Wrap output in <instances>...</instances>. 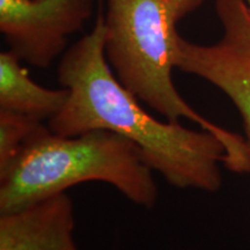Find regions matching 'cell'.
Wrapping results in <instances>:
<instances>
[{
	"label": "cell",
	"instance_id": "cell-1",
	"mask_svg": "<svg viewBox=\"0 0 250 250\" xmlns=\"http://www.w3.org/2000/svg\"><path fill=\"white\" fill-rule=\"evenodd\" d=\"M104 15L100 11L93 29L66 50L57 68L58 81L68 90L61 111L48 122L62 136L107 130L130 140L153 170L177 189L215 192L221 188L220 165L228 155L218 137L159 121L144 110L134 94L115 76L104 54Z\"/></svg>",
	"mask_w": 250,
	"mask_h": 250
},
{
	"label": "cell",
	"instance_id": "cell-2",
	"mask_svg": "<svg viewBox=\"0 0 250 250\" xmlns=\"http://www.w3.org/2000/svg\"><path fill=\"white\" fill-rule=\"evenodd\" d=\"M140 149L120 134L92 130L62 136L42 124L0 174V213L85 182L108 183L134 204L154 208L158 186Z\"/></svg>",
	"mask_w": 250,
	"mask_h": 250
},
{
	"label": "cell",
	"instance_id": "cell-3",
	"mask_svg": "<svg viewBox=\"0 0 250 250\" xmlns=\"http://www.w3.org/2000/svg\"><path fill=\"white\" fill-rule=\"evenodd\" d=\"M105 1L104 54L122 85L167 121L186 118L218 137L227 149V169L250 171L246 138L202 116L175 86L180 35L165 0Z\"/></svg>",
	"mask_w": 250,
	"mask_h": 250
},
{
	"label": "cell",
	"instance_id": "cell-4",
	"mask_svg": "<svg viewBox=\"0 0 250 250\" xmlns=\"http://www.w3.org/2000/svg\"><path fill=\"white\" fill-rule=\"evenodd\" d=\"M223 36L210 45L180 36L176 68L202 78L232 101L250 148V14L245 0H215Z\"/></svg>",
	"mask_w": 250,
	"mask_h": 250
},
{
	"label": "cell",
	"instance_id": "cell-5",
	"mask_svg": "<svg viewBox=\"0 0 250 250\" xmlns=\"http://www.w3.org/2000/svg\"><path fill=\"white\" fill-rule=\"evenodd\" d=\"M94 0H0V31L9 50L46 68L64 51L67 37L92 17Z\"/></svg>",
	"mask_w": 250,
	"mask_h": 250
},
{
	"label": "cell",
	"instance_id": "cell-6",
	"mask_svg": "<svg viewBox=\"0 0 250 250\" xmlns=\"http://www.w3.org/2000/svg\"><path fill=\"white\" fill-rule=\"evenodd\" d=\"M74 208L66 192L0 213V250H79Z\"/></svg>",
	"mask_w": 250,
	"mask_h": 250
},
{
	"label": "cell",
	"instance_id": "cell-7",
	"mask_svg": "<svg viewBox=\"0 0 250 250\" xmlns=\"http://www.w3.org/2000/svg\"><path fill=\"white\" fill-rule=\"evenodd\" d=\"M21 59L11 50L0 54V110L50 121L67 101L66 88L49 89L31 80Z\"/></svg>",
	"mask_w": 250,
	"mask_h": 250
},
{
	"label": "cell",
	"instance_id": "cell-8",
	"mask_svg": "<svg viewBox=\"0 0 250 250\" xmlns=\"http://www.w3.org/2000/svg\"><path fill=\"white\" fill-rule=\"evenodd\" d=\"M43 122L26 115L0 110V174L15 161Z\"/></svg>",
	"mask_w": 250,
	"mask_h": 250
},
{
	"label": "cell",
	"instance_id": "cell-9",
	"mask_svg": "<svg viewBox=\"0 0 250 250\" xmlns=\"http://www.w3.org/2000/svg\"><path fill=\"white\" fill-rule=\"evenodd\" d=\"M165 1L169 7L171 14L174 15L175 20L180 21L186 15L199 7L203 0H165Z\"/></svg>",
	"mask_w": 250,
	"mask_h": 250
},
{
	"label": "cell",
	"instance_id": "cell-10",
	"mask_svg": "<svg viewBox=\"0 0 250 250\" xmlns=\"http://www.w3.org/2000/svg\"><path fill=\"white\" fill-rule=\"evenodd\" d=\"M246 4H247V7H248V11H249V14H250V0H245Z\"/></svg>",
	"mask_w": 250,
	"mask_h": 250
}]
</instances>
